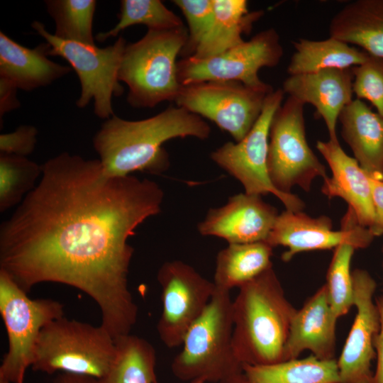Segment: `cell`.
<instances>
[{
    "label": "cell",
    "mask_w": 383,
    "mask_h": 383,
    "mask_svg": "<svg viewBox=\"0 0 383 383\" xmlns=\"http://www.w3.org/2000/svg\"><path fill=\"white\" fill-rule=\"evenodd\" d=\"M37 134V128L32 126H21L13 132L1 134L0 152L26 157L33 151Z\"/></svg>",
    "instance_id": "836d02e7"
},
{
    "label": "cell",
    "mask_w": 383,
    "mask_h": 383,
    "mask_svg": "<svg viewBox=\"0 0 383 383\" xmlns=\"http://www.w3.org/2000/svg\"><path fill=\"white\" fill-rule=\"evenodd\" d=\"M272 91L236 81H207L182 85L176 105L213 122L238 142L260 117Z\"/></svg>",
    "instance_id": "7c38bea8"
},
{
    "label": "cell",
    "mask_w": 383,
    "mask_h": 383,
    "mask_svg": "<svg viewBox=\"0 0 383 383\" xmlns=\"http://www.w3.org/2000/svg\"><path fill=\"white\" fill-rule=\"evenodd\" d=\"M116 354L115 340L101 325L63 316L42 329L31 367L49 374L60 371L99 379L111 368Z\"/></svg>",
    "instance_id": "8992f818"
},
{
    "label": "cell",
    "mask_w": 383,
    "mask_h": 383,
    "mask_svg": "<svg viewBox=\"0 0 383 383\" xmlns=\"http://www.w3.org/2000/svg\"><path fill=\"white\" fill-rule=\"evenodd\" d=\"M356 315L338 362L339 383H371L374 339L380 330V315L373 301L377 283L365 270L352 271Z\"/></svg>",
    "instance_id": "9a60e30c"
},
{
    "label": "cell",
    "mask_w": 383,
    "mask_h": 383,
    "mask_svg": "<svg viewBox=\"0 0 383 383\" xmlns=\"http://www.w3.org/2000/svg\"><path fill=\"white\" fill-rule=\"evenodd\" d=\"M164 192L133 175L111 177L99 160L62 152L0 228V270L26 292L57 282L89 295L101 326L116 340L129 334L138 306L128 289L130 237L158 214Z\"/></svg>",
    "instance_id": "6da1fadb"
},
{
    "label": "cell",
    "mask_w": 383,
    "mask_h": 383,
    "mask_svg": "<svg viewBox=\"0 0 383 383\" xmlns=\"http://www.w3.org/2000/svg\"><path fill=\"white\" fill-rule=\"evenodd\" d=\"M18 88L10 81L0 77V116L20 106L16 97Z\"/></svg>",
    "instance_id": "8d00e7d4"
},
{
    "label": "cell",
    "mask_w": 383,
    "mask_h": 383,
    "mask_svg": "<svg viewBox=\"0 0 383 383\" xmlns=\"http://www.w3.org/2000/svg\"><path fill=\"white\" fill-rule=\"evenodd\" d=\"M351 68H331L317 72L289 75L282 89L304 104H310L317 116L323 119L330 140H338L336 125L342 110L350 104L353 94Z\"/></svg>",
    "instance_id": "e0dca14e"
},
{
    "label": "cell",
    "mask_w": 383,
    "mask_h": 383,
    "mask_svg": "<svg viewBox=\"0 0 383 383\" xmlns=\"http://www.w3.org/2000/svg\"><path fill=\"white\" fill-rule=\"evenodd\" d=\"M356 248L345 243L334 249L325 284L332 313L338 320L354 306V291L350 270Z\"/></svg>",
    "instance_id": "4dcf8cb0"
},
{
    "label": "cell",
    "mask_w": 383,
    "mask_h": 383,
    "mask_svg": "<svg viewBox=\"0 0 383 383\" xmlns=\"http://www.w3.org/2000/svg\"><path fill=\"white\" fill-rule=\"evenodd\" d=\"M114 361L100 383H157L156 352L145 339L131 334L115 340Z\"/></svg>",
    "instance_id": "4316f807"
},
{
    "label": "cell",
    "mask_w": 383,
    "mask_h": 383,
    "mask_svg": "<svg viewBox=\"0 0 383 383\" xmlns=\"http://www.w3.org/2000/svg\"><path fill=\"white\" fill-rule=\"evenodd\" d=\"M42 166L26 157L0 155V211L19 204L35 187Z\"/></svg>",
    "instance_id": "f546056e"
},
{
    "label": "cell",
    "mask_w": 383,
    "mask_h": 383,
    "mask_svg": "<svg viewBox=\"0 0 383 383\" xmlns=\"http://www.w3.org/2000/svg\"><path fill=\"white\" fill-rule=\"evenodd\" d=\"M374 211L372 226L370 228L374 235H383V181L370 177Z\"/></svg>",
    "instance_id": "e575fe53"
},
{
    "label": "cell",
    "mask_w": 383,
    "mask_h": 383,
    "mask_svg": "<svg viewBox=\"0 0 383 383\" xmlns=\"http://www.w3.org/2000/svg\"><path fill=\"white\" fill-rule=\"evenodd\" d=\"M158 383V382H157ZM191 383H205L204 381L202 380H198V381H194V382H192ZM223 383H248L246 378H245V376L243 373V375L234 379H232L231 381H228V382H223Z\"/></svg>",
    "instance_id": "f35d334b"
},
{
    "label": "cell",
    "mask_w": 383,
    "mask_h": 383,
    "mask_svg": "<svg viewBox=\"0 0 383 383\" xmlns=\"http://www.w3.org/2000/svg\"><path fill=\"white\" fill-rule=\"evenodd\" d=\"M215 18L207 36L190 57L203 59L222 53L245 40L262 10L250 11L246 0H214Z\"/></svg>",
    "instance_id": "603a6c76"
},
{
    "label": "cell",
    "mask_w": 383,
    "mask_h": 383,
    "mask_svg": "<svg viewBox=\"0 0 383 383\" xmlns=\"http://www.w3.org/2000/svg\"><path fill=\"white\" fill-rule=\"evenodd\" d=\"M293 45L295 51L287 70L289 75L331 68H351L363 63L369 57L365 51L331 37L323 40L299 38Z\"/></svg>",
    "instance_id": "d4e9b609"
},
{
    "label": "cell",
    "mask_w": 383,
    "mask_h": 383,
    "mask_svg": "<svg viewBox=\"0 0 383 383\" xmlns=\"http://www.w3.org/2000/svg\"><path fill=\"white\" fill-rule=\"evenodd\" d=\"M284 94L282 88L270 93L260 117L248 133L238 142L223 144L211 153V158L238 179L245 193L258 196L272 194L286 210L301 211L305 207L304 202L294 194L277 190L270 180L267 169L270 127Z\"/></svg>",
    "instance_id": "30bf717a"
},
{
    "label": "cell",
    "mask_w": 383,
    "mask_h": 383,
    "mask_svg": "<svg viewBox=\"0 0 383 383\" xmlns=\"http://www.w3.org/2000/svg\"><path fill=\"white\" fill-rule=\"evenodd\" d=\"M118 23L109 30L99 33L103 42L132 26L144 25L148 30H170L184 27L182 19L160 0H122Z\"/></svg>",
    "instance_id": "f1b7e54d"
},
{
    "label": "cell",
    "mask_w": 383,
    "mask_h": 383,
    "mask_svg": "<svg viewBox=\"0 0 383 383\" xmlns=\"http://www.w3.org/2000/svg\"><path fill=\"white\" fill-rule=\"evenodd\" d=\"M188 38L185 27L148 30L139 40L127 43L118 79L128 87L127 101L135 108H152L175 101L182 88L177 56Z\"/></svg>",
    "instance_id": "5b68a950"
},
{
    "label": "cell",
    "mask_w": 383,
    "mask_h": 383,
    "mask_svg": "<svg viewBox=\"0 0 383 383\" xmlns=\"http://www.w3.org/2000/svg\"><path fill=\"white\" fill-rule=\"evenodd\" d=\"M383 296V295H382Z\"/></svg>",
    "instance_id": "60d3db41"
},
{
    "label": "cell",
    "mask_w": 383,
    "mask_h": 383,
    "mask_svg": "<svg viewBox=\"0 0 383 383\" xmlns=\"http://www.w3.org/2000/svg\"><path fill=\"white\" fill-rule=\"evenodd\" d=\"M341 135L372 179L383 181V116L353 99L340 112Z\"/></svg>",
    "instance_id": "ffe728a7"
},
{
    "label": "cell",
    "mask_w": 383,
    "mask_h": 383,
    "mask_svg": "<svg viewBox=\"0 0 383 383\" xmlns=\"http://www.w3.org/2000/svg\"><path fill=\"white\" fill-rule=\"evenodd\" d=\"M296 309L287 299L272 267L239 288L232 301L233 348L243 365L284 361Z\"/></svg>",
    "instance_id": "3957f363"
},
{
    "label": "cell",
    "mask_w": 383,
    "mask_h": 383,
    "mask_svg": "<svg viewBox=\"0 0 383 383\" xmlns=\"http://www.w3.org/2000/svg\"><path fill=\"white\" fill-rule=\"evenodd\" d=\"M63 305L51 299H30L0 270V313L8 337V350L0 366V383H23L32 365L42 329L64 316Z\"/></svg>",
    "instance_id": "52a82bcc"
},
{
    "label": "cell",
    "mask_w": 383,
    "mask_h": 383,
    "mask_svg": "<svg viewBox=\"0 0 383 383\" xmlns=\"http://www.w3.org/2000/svg\"><path fill=\"white\" fill-rule=\"evenodd\" d=\"M157 279L162 303L157 331L167 348H177L182 345L189 328L205 311L216 285L181 260L163 263Z\"/></svg>",
    "instance_id": "4fadbf2b"
},
{
    "label": "cell",
    "mask_w": 383,
    "mask_h": 383,
    "mask_svg": "<svg viewBox=\"0 0 383 383\" xmlns=\"http://www.w3.org/2000/svg\"><path fill=\"white\" fill-rule=\"evenodd\" d=\"M31 27L50 45L49 55L65 59L77 73L81 92L77 107H86L94 100V112L100 118L113 116V96H120L123 89L118 79L126 40L122 36L105 48L60 39L47 31L45 25L35 21Z\"/></svg>",
    "instance_id": "ba28073f"
},
{
    "label": "cell",
    "mask_w": 383,
    "mask_h": 383,
    "mask_svg": "<svg viewBox=\"0 0 383 383\" xmlns=\"http://www.w3.org/2000/svg\"><path fill=\"white\" fill-rule=\"evenodd\" d=\"M353 93L369 101L383 116V58L369 55L362 64L352 67Z\"/></svg>",
    "instance_id": "d6a6232c"
},
{
    "label": "cell",
    "mask_w": 383,
    "mask_h": 383,
    "mask_svg": "<svg viewBox=\"0 0 383 383\" xmlns=\"http://www.w3.org/2000/svg\"><path fill=\"white\" fill-rule=\"evenodd\" d=\"M304 105L288 96L274 113L270 127L268 173L274 187L285 194L296 186L309 192L316 178L328 177L325 165L307 142Z\"/></svg>",
    "instance_id": "9c48e42d"
},
{
    "label": "cell",
    "mask_w": 383,
    "mask_h": 383,
    "mask_svg": "<svg viewBox=\"0 0 383 383\" xmlns=\"http://www.w3.org/2000/svg\"><path fill=\"white\" fill-rule=\"evenodd\" d=\"M278 214L261 196L245 192L209 209L197 228L201 235L221 238L228 244L266 241Z\"/></svg>",
    "instance_id": "2e32d148"
},
{
    "label": "cell",
    "mask_w": 383,
    "mask_h": 383,
    "mask_svg": "<svg viewBox=\"0 0 383 383\" xmlns=\"http://www.w3.org/2000/svg\"><path fill=\"white\" fill-rule=\"evenodd\" d=\"M316 148L331 171V176L323 180L321 192L328 199H343L353 210L360 224L370 228L374 211L370 177L343 150L338 140H318Z\"/></svg>",
    "instance_id": "ac0fdd59"
},
{
    "label": "cell",
    "mask_w": 383,
    "mask_h": 383,
    "mask_svg": "<svg viewBox=\"0 0 383 383\" xmlns=\"http://www.w3.org/2000/svg\"><path fill=\"white\" fill-rule=\"evenodd\" d=\"M211 128L203 118L177 106H170L150 118L128 121L113 116L93 138L103 170L111 177L134 172L159 174L170 167L163 144L177 138H209Z\"/></svg>",
    "instance_id": "7a4b0ae2"
},
{
    "label": "cell",
    "mask_w": 383,
    "mask_h": 383,
    "mask_svg": "<svg viewBox=\"0 0 383 383\" xmlns=\"http://www.w3.org/2000/svg\"><path fill=\"white\" fill-rule=\"evenodd\" d=\"M52 383H100L99 379L91 376L62 372L53 380Z\"/></svg>",
    "instance_id": "74e56055"
},
{
    "label": "cell",
    "mask_w": 383,
    "mask_h": 383,
    "mask_svg": "<svg viewBox=\"0 0 383 383\" xmlns=\"http://www.w3.org/2000/svg\"><path fill=\"white\" fill-rule=\"evenodd\" d=\"M183 13L188 38L182 51L184 57L192 56L209 34L215 18L214 0H174Z\"/></svg>",
    "instance_id": "1f68e13d"
},
{
    "label": "cell",
    "mask_w": 383,
    "mask_h": 383,
    "mask_svg": "<svg viewBox=\"0 0 383 383\" xmlns=\"http://www.w3.org/2000/svg\"><path fill=\"white\" fill-rule=\"evenodd\" d=\"M380 315V330L375 337L374 345L376 351L377 368L371 383H383V296L375 300Z\"/></svg>",
    "instance_id": "d590c367"
},
{
    "label": "cell",
    "mask_w": 383,
    "mask_h": 383,
    "mask_svg": "<svg viewBox=\"0 0 383 383\" xmlns=\"http://www.w3.org/2000/svg\"><path fill=\"white\" fill-rule=\"evenodd\" d=\"M372 231L360 224L353 209L348 208L338 231L333 229L327 216L311 217L301 211L284 210L279 213L267 242L272 248L282 245L287 248L282 260L290 261L299 252L335 249L348 243L356 250L367 248L372 242Z\"/></svg>",
    "instance_id": "5bb4252c"
},
{
    "label": "cell",
    "mask_w": 383,
    "mask_h": 383,
    "mask_svg": "<svg viewBox=\"0 0 383 383\" xmlns=\"http://www.w3.org/2000/svg\"><path fill=\"white\" fill-rule=\"evenodd\" d=\"M329 35L383 58V0H355L332 18Z\"/></svg>",
    "instance_id": "7402d4cb"
},
{
    "label": "cell",
    "mask_w": 383,
    "mask_h": 383,
    "mask_svg": "<svg viewBox=\"0 0 383 383\" xmlns=\"http://www.w3.org/2000/svg\"><path fill=\"white\" fill-rule=\"evenodd\" d=\"M248 383H339L335 359L323 360L311 355L262 365H243Z\"/></svg>",
    "instance_id": "484cf974"
},
{
    "label": "cell",
    "mask_w": 383,
    "mask_h": 383,
    "mask_svg": "<svg viewBox=\"0 0 383 383\" xmlns=\"http://www.w3.org/2000/svg\"><path fill=\"white\" fill-rule=\"evenodd\" d=\"M382 252H383V247H382ZM382 281H383V260L382 263Z\"/></svg>",
    "instance_id": "ab89813d"
},
{
    "label": "cell",
    "mask_w": 383,
    "mask_h": 383,
    "mask_svg": "<svg viewBox=\"0 0 383 383\" xmlns=\"http://www.w3.org/2000/svg\"><path fill=\"white\" fill-rule=\"evenodd\" d=\"M336 322L323 284L296 310L285 345L284 361L298 358L305 350L320 360L335 359Z\"/></svg>",
    "instance_id": "d6986e66"
},
{
    "label": "cell",
    "mask_w": 383,
    "mask_h": 383,
    "mask_svg": "<svg viewBox=\"0 0 383 383\" xmlns=\"http://www.w3.org/2000/svg\"><path fill=\"white\" fill-rule=\"evenodd\" d=\"M284 55L277 31L262 30L248 41L218 55L199 59L184 57L177 62L182 85L207 81H236L254 89L272 91L258 75L262 67L277 66Z\"/></svg>",
    "instance_id": "8fae6325"
},
{
    "label": "cell",
    "mask_w": 383,
    "mask_h": 383,
    "mask_svg": "<svg viewBox=\"0 0 383 383\" xmlns=\"http://www.w3.org/2000/svg\"><path fill=\"white\" fill-rule=\"evenodd\" d=\"M272 249L265 241L228 244L216 256V287L230 292L252 280L272 267Z\"/></svg>",
    "instance_id": "cb8c5ba5"
},
{
    "label": "cell",
    "mask_w": 383,
    "mask_h": 383,
    "mask_svg": "<svg viewBox=\"0 0 383 383\" xmlns=\"http://www.w3.org/2000/svg\"><path fill=\"white\" fill-rule=\"evenodd\" d=\"M45 2L55 24V36L65 40L95 45L92 33L95 0H48Z\"/></svg>",
    "instance_id": "83f0119b"
},
{
    "label": "cell",
    "mask_w": 383,
    "mask_h": 383,
    "mask_svg": "<svg viewBox=\"0 0 383 383\" xmlns=\"http://www.w3.org/2000/svg\"><path fill=\"white\" fill-rule=\"evenodd\" d=\"M232 301L230 292L217 288L200 318L189 328L182 350L171 370L179 380L223 383L243 374L233 348Z\"/></svg>",
    "instance_id": "277c9868"
},
{
    "label": "cell",
    "mask_w": 383,
    "mask_h": 383,
    "mask_svg": "<svg viewBox=\"0 0 383 383\" xmlns=\"http://www.w3.org/2000/svg\"><path fill=\"white\" fill-rule=\"evenodd\" d=\"M49 51L50 45L46 42L30 49L1 31L0 77L25 91L50 84L68 74L72 68L49 60Z\"/></svg>",
    "instance_id": "44dd1931"
}]
</instances>
